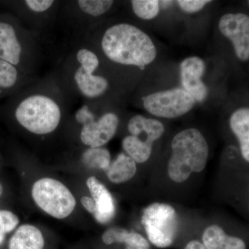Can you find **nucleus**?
I'll return each instance as SVG.
<instances>
[{
	"mask_svg": "<svg viewBox=\"0 0 249 249\" xmlns=\"http://www.w3.org/2000/svg\"><path fill=\"white\" fill-rule=\"evenodd\" d=\"M33 83L22 88L21 97L14 108V117L29 133L48 135L61 124L64 109H66L63 96L54 84Z\"/></svg>",
	"mask_w": 249,
	"mask_h": 249,
	"instance_id": "nucleus-1",
	"label": "nucleus"
},
{
	"mask_svg": "<svg viewBox=\"0 0 249 249\" xmlns=\"http://www.w3.org/2000/svg\"><path fill=\"white\" fill-rule=\"evenodd\" d=\"M103 53L111 62L140 68L157 58V47L150 36L128 23H118L108 27L101 37Z\"/></svg>",
	"mask_w": 249,
	"mask_h": 249,
	"instance_id": "nucleus-2",
	"label": "nucleus"
},
{
	"mask_svg": "<svg viewBox=\"0 0 249 249\" xmlns=\"http://www.w3.org/2000/svg\"><path fill=\"white\" fill-rule=\"evenodd\" d=\"M171 147L168 174L175 182H184L192 173H200L206 168L209 147L199 129L188 128L178 132L174 137Z\"/></svg>",
	"mask_w": 249,
	"mask_h": 249,
	"instance_id": "nucleus-3",
	"label": "nucleus"
},
{
	"mask_svg": "<svg viewBox=\"0 0 249 249\" xmlns=\"http://www.w3.org/2000/svg\"><path fill=\"white\" fill-rule=\"evenodd\" d=\"M36 36L24 27L0 19V60L31 77L40 60Z\"/></svg>",
	"mask_w": 249,
	"mask_h": 249,
	"instance_id": "nucleus-4",
	"label": "nucleus"
},
{
	"mask_svg": "<svg viewBox=\"0 0 249 249\" xmlns=\"http://www.w3.org/2000/svg\"><path fill=\"white\" fill-rule=\"evenodd\" d=\"M31 194L36 205L55 219L69 217L76 206L71 192L55 178H45L37 180L33 186Z\"/></svg>",
	"mask_w": 249,
	"mask_h": 249,
	"instance_id": "nucleus-5",
	"label": "nucleus"
},
{
	"mask_svg": "<svg viewBox=\"0 0 249 249\" xmlns=\"http://www.w3.org/2000/svg\"><path fill=\"white\" fill-rule=\"evenodd\" d=\"M142 223L148 240L159 248L173 245L178 232L176 211L169 204L156 202L144 209Z\"/></svg>",
	"mask_w": 249,
	"mask_h": 249,
	"instance_id": "nucleus-6",
	"label": "nucleus"
},
{
	"mask_svg": "<svg viewBox=\"0 0 249 249\" xmlns=\"http://www.w3.org/2000/svg\"><path fill=\"white\" fill-rule=\"evenodd\" d=\"M77 66L71 72V79L76 89L88 99L101 97L109 88L107 78L94 74L100 65L98 55L91 49L82 48L75 54Z\"/></svg>",
	"mask_w": 249,
	"mask_h": 249,
	"instance_id": "nucleus-7",
	"label": "nucleus"
},
{
	"mask_svg": "<svg viewBox=\"0 0 249 249\" xmlns=\"http://www.w3.org/2000/svg\"><path fill=\"white\" fill-rule=\"evenodd\" d=\"M146 111L157 117L175 119L184 115L196 105L195 98L183 88L157 91L142 98Z\"/></svg>",
	"mask_w": 249,
	"mask_h": 249,
	"instance_id": "nucleus-8",
	"label": "nucleus"
},
{
	"mask_svg": "<svg viewBox=\"0 0 249 249\" xmlns=\"http://www.w3.org/2000/svg\"><path fill=\"white\" fill-rule=\"evenodd\" d=\"M221 34L233 45L236 56L242 61L249 59V17L248 15L227 14L222 16L219 21Z\"/></svg>",
	"mask_w": 249,
	"mask_h": 249,
	"instance_id": "nucleus-9",
	"label": "nucleus"
},
{
	"mask_svg": "<svg viewBox=\"0 0 249 249\" xmlns=\"http://www.w3.org/2000/svg\"><path fill=\"white\" fill-rule=\"evenodd\" d=\"M119 124V118L114 112H106L98 119L82 125L80 139L86 146L102 147L113 139Z\"/></svg>",
	"mask_w": 249,
	"mask_h": 249,
	"instance_id": "nucleus-10",
	"label": "nucleus"
},
{
	"mask_svg": "<svg viewBox=\"0 0 249 249\" xmlns=\"http://www.w3.org/2000/svg\"><path fill=\"white\" fill-rule=\"evenodd\" d=\"M206 64L199 57L186 58L180 64V79L183 89L193 96L196 102H203L209 94V89L202 81Z\"/></svg>",
	"mask_w": 249,
	"mask_h": 249,
	"instance_id": "nucleus-11",
	"label": "nucleus"
},
{
	"mask_svg": "<svg viewBox=\"0 0 249 249\" xmlns=\"http://www.w3.org/2000/svg\"><path fill=\"white\" fill-rule=\"evenodd\" d=\"M86 185L96 204V213L93 217L100 224L110 222L115 214V204L110 192L96 177L88 178Z\"/></svg>",
	"mask_w": 249,
	"mask_h": 249,
	"instance_id": "nucleus-12",
	"label": "nucleus"
},
{
	"mask_svg": "<svg viewBox=\"0 0 249 249\" xmlns=\"http://www.w3.org/2000/svg\"><path fill=\"white\" fill-rule=\"evenodd\" d=\"M45 245V237L38 228L23 224L10 239L9 249H44Z\"/></svg>",
	"mask_w": 249,
	"mask_h": 249,
	"instance_id": "nucleus-13",
	"label": "nucleus"
},
{
	"mask_svg": "<svg viewBox=\"0 0 249 249\" xmlns=\"http://www.w3.org/2000/svg\"><path fill=\"white\" fill-rule=\"evenodd\" d=\"M231 129L237 136L241 153L246 161H249V109L242 107L236 109L230 120Z\"/></svg>",
	"mask_w": 249,
	"mask_h": 249,
	"instance_id": "nucleus-14",
	"label": "nucleus"
},
{
	"mask_svg": "<svg viewBox=\"0 0 249 249\" xmlns=\"http://www.w3.org/2000/svg\"><path fill=\"white\" fill-rule=\"evenodd\" d=\"M127 129L130 135L139 137L145 134L147 139L152 142L160 139L165 132L164 125L160 121L139 114L129 119Z\"/></svg>",
	"mask_w": 249,
	"mask_h": 249,
	"instance_id": "nucleus-15",
	"label": "nucleus"
},
{
	"mask_svg": "<svg viewBox=\"0 0 249 249\" xmlns=\"http://www.w3.org/2000/svg\"><path fill=\"white\" fill-rule=\"evenodd\" d=\"M106 172L107 178L111 182L117 184L124 183L135 175L137 165L128 155L121 153L111 162Z\"/></svg>",
	"mask_w": 249,
	"mask_h": 249,
	"instance_id": "nucleus-16",
	"label": "nucleus"
},
{
	"mask_svg": "<svg viewBox=\"0 0 249 249\" xmlns=\"http://www.w3.org/2000/svg\"><path fill=\"white\" fill-rule=\"evenodd\" d=\"M33 82L31 77L24 74L11 64L0 60V91L24 88Z\"/></svg>",
	"mask_w": 249,
	"mask_h": 249,
	"instance_id": "nucleus-17",
	"label": "nucleus"
},
{
	"mask_svg": "<svg viewBox=\"0 0 249 249\" xmlns=\"http://www.w3.org/2000/svg\"><path fill=\"white\" fill-rule=\"evenodd\" d=\"M154 142L143 141L134 136L129 135L122 141V146L129 157L136 163H142L150 158Z\"/></svg>",
	"mask_w": 249,
	"mask_h": 249,
	"instance_id": "nucleus-18",
	"label": "nucleus"
},
{
	"mask_svg": "<svg viewBox=\"0 0 249 249\" xmlns=\"http://www.w3.org/2000/svg\"><path fill=\"white\" fill-rule=\"evenodd\" d=\"M81 160L90 169L106 171L111 163L110 152L104 147H89L83 152Z\"/></svg>",
	"mask_w": 249,
	"mask_h": 249,
	"instance_id": "nucleus-19",
	"label": "nucleus"
},
{
	"mask_svg": "<svg viewBox=\"0 0 249 249\" xmlns=\"http://www.w3.org/2000/svg\"><path fill=\"white\" fill-rule=\"evenodd\" d=\"M112 0H78L75 1L80 13L91 18H98L107 13L112 7Z\"/></svg>",
	"mask_w": 249,
	"mask_h": 249,
	"instance_id": "nucleus-20",
	"label": "nucleus"
},
{
	"mask_svg": "<svg viewBox=\"0 0 249 249\" xmlns=\"http://www.w3.org/2000/svg\"><path fill=\"white\" fill-rule=\"evenodd\" d=\"M131 5L134 14L145 20L154 19L160 14V1L157 0H132Z\"/></svg>",
	"mask_w": 249,
	"mask_h": 249,
	"instance_id": "nucleus-21",
	"label": "nucleus"
},
{
	"mask_svg": "<svg viewBox=\"0 0 249 249\" xmlns=\"http://www.w3.org/2000/svg\"><path fill=\"white\" fill-rule=\"evenodd\" d=\"M57 1L53 0H24L22 1V9L35 17L49 16L56 9Z\"/></svg>",
	"mask_w": 249,
	"mask_h": 249,
	"instance_id": "nucleus-22",
	"label": "nucleus"
},
{
	"mask_svg": "<svg viewBox=\"0 0 249 249\" xmlns=\"http://www.w3.org/2000/svg\"><path fill=\"white\" fill-rule=\"evenodd\" d=\"M228 235L219 226H209L202 235L203 245L206 249H223Z\"/></svg>",
	"mask_w": 249,
	"mask_h": 249,
	"instance_id": "nucleus-23",
	"label": "nucleus"
},
{
	"mask_svg": "<svg viewBox=\"0 0 249 249\" xmlns=\"http://www.w3.org/2000/svg\"><path fill=\"white\" fill-rule=\"evenodd\" d=\"M19 223V217L14 213L0 210V245L4 242L6 234L15 230Z\"/></svg>",
	"mask_w": 249,
	"mask_h": 249,
	"instance_id": "nucleus-24",
	"label": "nucleus"
},
{
	"mask_svg": "<svg viewBox=\"0 0 249 249\" xmlns=\"http://www.w3.org/2000/svg\"><path fill=\"white\" fill-rule=\"evenodd\" d=\"M128 231L120 227H111L104 232L102 235L103 243L106 245L113 244H124Z\"/></svg>",
	"mask_w": 249,
	"mask_h": 249,
	"instance_id": "nucleus-25",
	"label": "nucleus"
},
{
	"mask_svg": "<svg viewBox=\"0 0 249 249\" xmlns=\"http://www.w3.org/2000/svg\"><path fill=\"white\" fill-rule=\"evenodd\" d=\"M125 249H150L146 239L135 232H128L124 241Z\"/></svg>",
	"mask_w": 249,
	"mask_h": 249,
	"instance_id": "nucleus-26",
	"label": "nucleus"
},
{
	"mask_svg": "<svg viewBox=\"0 0 249 249\" xmlns=\"http://www.w3.org/2000/svg\"><path fill=\"white\" fill-rule=\"evenodd\" d=\"M211 2L212 1L208 0H178L177 1L180 9L188 14L199 12L206 4Z\"/></svg>",
	"mask_w": 249,
	"mask_h": 249,
	"instance_id": "nucleus-27",
	"label": "nucleus"
},
{
	"mask_svg": "<svg viewBox=\"0 0 249 249\" xmlns=\"http://www.w3.org/2000/svg\"><path fill=\"white\" fill-rule=\"evenodd\" d=\"M223 249H246V245L242 239L228 235Z\"/></svg>",
	"mask_w": 249,
	"mask_h": 249,
	"instance_id": "nucleus-28",
	"label": "nucleus"
},
{
	"mask_svg": "<svg viewBox=\"0 0 249 249\" xmlns=\"http://www.w3.org/2000/svg\"><path fill=\"white\" fill-rule=\"evenodd\" d=\"M80 202L87 211L94 215L96 213V207L92 198L88 196H82L81 199H80Z\"/></svg>",
	"mask_w": 249,
	"mask_h": 249,
	"instance_id": "nucleus-29",
	"label": "nucleus"
},
{
	"mask_svg": "<svg viewBox=\"0 0 249 249\" xmlns=\"http://www.w3.org/2000/svg\"><path fill=\"white\" fill-rule=\"evenodd\" d=\"M184 249H206L203 244L199 241L193 240L190 242Z\"/></svg>",
	"mask_w": 249,
	"mask_h": 249,
	"instance_id": "nucleus-30",
	"label": "nucleus"
},
{
	"mask_svg": "<svg viewBox=\"0 0 249 249\" xmlns=\"http://www.w3.org/2000/svg\"><path fill=\"white\" fill-rule=\"evenodd\" d=\"M3 193V187L2 185L0 183V196H1V195H2Z\"/></svg>",
	"mask_w": 249,
	"mask_h": 249,
	"instance_id": "nucleus-31",
	"label": "nucleus"
}]
</instances>
